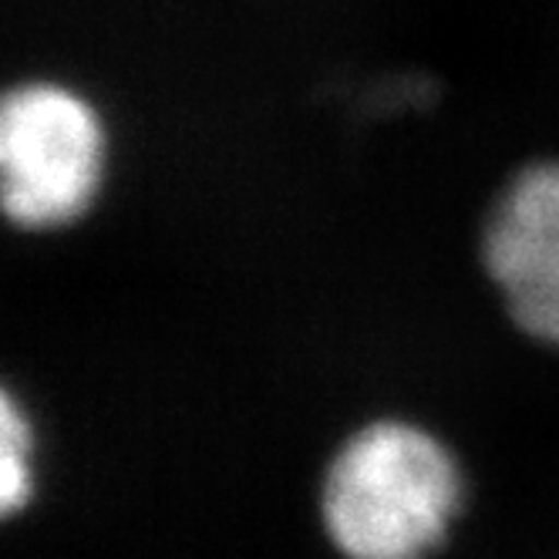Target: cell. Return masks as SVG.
<instances>
[{
	"label": "cell",
	"mask_w": 559,
	"mask_h": 559,
	"mask_svg": "<svg viewBox=\"0 0 559 559\" xmlns=\"http://www.w3.org/2000/svg\"><path fill=\"white\" fill-rule=\"evenodd\" d=\"M321 506L347 559H425L455 523L462 475L435 435L374 421L331 462Z\"/></svg>",
	"instance_id": "6da1fadb"
},
{
	"label": "cell",
	"mask_w": 559,
	"mask_h": 559,
	"mask_svg": "<svg viewBox=\"0 0 559 559\" xmlns=\"http://www.w3.org/2000/svg\"><path fill=\"white\" fill-rule=\"evenodd\" d=\"M108 132L98 108L61 82L0 92V216L21 229L78 223L102 192Z\"/></svg>",
	"instance_id": "7a4b0ae2"
},
{
	"label": "cell",
	"mask_w": 559,
	"mask_h": 559,
	"mask_svg": "<svg viewBox=\"0 0 559 559\" xmlns=\"http://www.w3.org/2000/svg\"><path fill=\"white\" fill-rule=\"evenodd\" d=\"M37 492V431L21 397L0 381V519L31 506Z\"/></svg>",
	"instance_id": "277c9868"
},
{
	"label": "cell",
	"mask_w": 559,
	"mask_h": 559,
	"mask_svg": "<svg viewBox=\"0 0 559 559\" xmlns=\"http://www.w3.org/2000/svg\"><path fill=\"white\" fill-rule=\"evenodd\" d=\"M483 253L515 324L559 347V163L512 179L492 210Z\"/></svg>",
	"instance_id": "3957f363"
}]
</instances>
